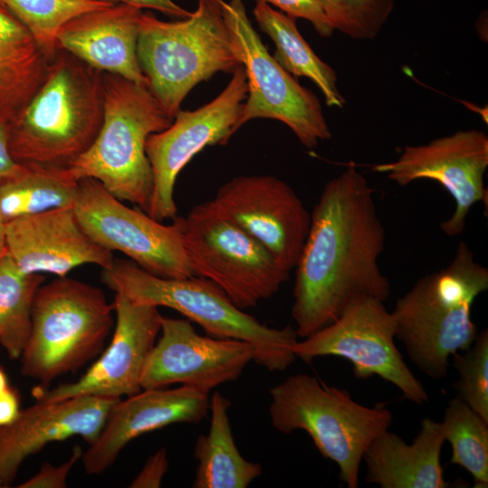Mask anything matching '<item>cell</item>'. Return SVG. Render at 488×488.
I'll return each instance as SVG.
<instances>
[{
	"mask_svg": "<svg viewBox=\"0 0 488 488\" xmlns=\"http://www.w3.org/2000/svg\"><path fill=\"white\" fill-rule=\"evenodd\" d=\"M74 211L83 230L100 246L127 256L144 270L165 278L195 276L181 232L139 208H129L97 180H80Z\"/></svg>",
	"mask_w": 488,
	"mask_h": 488,
	"instance_id": "obj_12",
	"label": "cell"
},
{
	"mask_svg": "<svg viewBox=\"0 0 488 488\" xmlns=\"http://www.w3.org/2000/svg\"><path fill=\"white\" fill-rule=\"evenodd\" d=\"M0 4L31 33L50 60L59 52L57 34L66 23L115 5L104 0H0Z\"/></svg>",
	"mask_w": 488,
	"mask_h": 488,
	"instance_id": "obj_29",
	"label": "cell"
},
{
	"mask_svg": "<svg viewBox=\"0 0 488 488\" xmlns=\"http://www.w3.org/2000/svg\"><path fill=\"white\" fill-rule=\"evenodd\" d=\"M488 167V136L476 129L457 131L427 145H407L393 162L372 167L399 186L422 179L441 184L452 196L455 211L441 222L449 237L460 235L472 207L486 197L484 174Z\"/></svg>",
	"mask_w": 488,
	"mask_h": 488,
	"instance_id": "obj_14",
	"label": "cell"
},
{
	"mask_svg": "<svg viewBox=\"0 0 488 488\" xmlns=\"http://www.w3.org/2000/svg\"><path fill=\"white\" fill-rule=\"evenodd\" d=\"M445 440L452 447L450 464L458 465L474 478L475 488L488 486V422L455 396L440 422Z\"/></svg>",
	"mask_w": 488,
	"mask_h": 488,
	"instance_id": "obj_28",
	"label": "cell"
},
{
	"mask_svg": "<svg viewBox=\"0 0 488 488\" xmlns=\"http://www.w3.org/2000/svg\"><path fill=\"white\" fill-rule=\"evenodd\" d=\"M445 437L440 422L423 418L412 444L388 430L375 437L362 460L365 481L381 488H446L440 455Z\"/></svg>",
	"mask_w": 488,
	"mask_h": 488,
	"instance_id": "obj_22",
	"label": "cell"
},
{
	"mask_svg": "<svg viewBox=\"0 0 488 488\" xmlns=\"http://www.w3.org/2000/svg\"><path fill=\"white\" fill-rule=\"evenodd\" d=\"M247 95V76L240 64L211 102L192 111L180 109L167 128L148 136L145 152L154 176L149 216L158 221L177 216L174 192L178 174L206 146L229 141L237 131Z\"/></svg>",
	"mask_w": 488,
	"mask_h": 488,
	"instance_id": "obj_13",
	"label": "cell"
},
{
	"mask_svg": "<svg viewBox=\"0 0 488 488\" xmlns=\"http://www.w3.org/2000/svg\"><path fill=\"white\" fill-rule=\"evenodd\" d=\"M374 190L352 164L324 186L296 265L291 314L298 337L335 321L360 296L391 292L379 258L386 234Z\"/></svg>",
	"mask_w": 488,
	"mask_h": 488,
	"instance_id": "obj_1",
	"label": "cell"
},
{
	"mask_svg": "<svg viewBox=\"0 0 488 488\" xmlns=\"http://www.w3.org/2000/svg\"><path fill=\"white\" fill-rule=\"evenodd\" d=\"M102 120L101 71L58 52L40 87L7 124L11 155L22 164L70 167L91 145Z\"/></svg>",
	"mask_w": 488,
	"mask_h": 488,
	"instance_id": "obj_2",
	"label": "cell"
},
{
	"mask_svg": "<svg viewBox=\"0 0 488 488\" xmlns=\"http://www.w3.org/2000/svg\"><path fill=\"white\" fill-rule=\"evenodd\" d=\"M136 54L148 88L172 120L194 86L241 64L221 0H198L189 17L175 22L142 13Z\"/></svg>",
	"mask_w": 488,
	"mask_h": 488,
	"instance_id": "obj_6",
	"label": "cell"
},
{
	"mask_svg": "<svg viewBox=\"0 0 488 488\" xmlns=\"http://www.w3.org/2000/svg\"><path fill=\"white\" fill-rule=\"evenodd\" d=\"M50 60L31 33L0 4V120L6 125L43 81Z\"/></svg>",
	"mask_w": 488,
	"mask_h": 488,
	"instance_id": "obj_23",
	"label": "cell"
},
{
	"mask_svg": "<svg viewBox=\"0 0 488 488\" xmlns=\"http://www.w3.org/2000/svg\"><path fill=\"white\" fill-rule=\"evenodd\" d=\"M6 253L27 275L66 277L73 268L94 264L108 267L112 251L94 241L80 225L74 207L20 217L5 224Z\"/></svg>",
	"mask_w": 488,
	"mask_h": 488,
	"instance_id": "obj_18",
	"label": "cell"
},
{
	"mask_svg": "<svg viewBox=\"0 0 488 488\" xmlns=\"http://www.w3.org/2000/svg\"><path fill=\"white\" fill-rule=\"evenodd\" d=\"M253 14L261 31L276 45L275 60L290 74L310 79L323 93L328 107L343 108L345 99L337 88L334 70L305 42L296 19L262 2H257Z\"/></svg>",
	"mask_w": 488,
	"mask_h": 488,
	"instance_id": "obj_26",
	"label": "cell"
},
{
	"mask_svg": "<svg viewBox=\"0 0 488 488\" xmlns=\"http://www.w3.org/2000/svg\"><path fill=\"white\" fill-rule=\"evenodd\" d=\"M22 164L11 155L8 145L7 125L0 120V183L17 174Z\"/></svg>",
	"mask_w": 488,
	"mask_h": 488,
	"instance_id": "obj_36",
	"label": "cell"
},
{
	"mask_svg": "<svg viewBox=\"0 0 488 488\" xmlns=\"http://www.w3.org/2000/svg\"><path fill=\"white\" fill-rule=\"evenodd\" d=\"M384 303L358 297L332 324L297 341L293 352L305 362L321 356L343 358L356 378L379 376L395 385L404 399L422 405L429 396L395 344L394 319Z\"/></svg>",
	"mask_w": 488,
	"mask_h": 488,
	"instance_id": "obj_11",
	"label": "cell"
},
{
	"mask_svg": "<svg viewBox=\"0 0 488 488\" xmlns=\"http://www.w3.org/2000/svg\"><path fill=\"white\" fill-rule=\"evenodd\" d=\"M119 399L76 396L36 400L34 405L21 410L14 422L0 427V478L4 487L13 483L28 456L49 443L79 436L89 445L93 444Z\"/></svg>",
	"mask_w": 488,
	"mask_h": 488,
	"instance_id": "obj_19",
	"label": "cell"
},
{
	"mask_svg": "<svg viewBox=\"0 0 488 488\" xmlns=\"http://www.w3.org/2000/svg\"><path fill=\"white\" fill-rule=\"evenodd\" d=\"M270 422L288 435L307 433L316 449L339 468V478L356 488L363 455L392 423V413L382 404L370 408L352 399L346 389L327 386L305 373L287 377L269 389Z\"/></svg>",
	"mask_w": 488,
	"mask_h": 488,
	"instance_id": "obj_7",
	"label": "cell"
},
{
	"mask_svg": "<svg viewBox=\"0 0 488 488\" xmlns=\"http://www.w3.org/2000/svg\"><path fill=\"white\" fill-rule=\"evenodd\" d=\"M212 201L286 267H296L311 213L286 182L266 174L237 176L223 183Z\"/></svg>",
	"mask_w": 488,
	"mask_h": 488,
	"instance_id": "obj_16",
	"label": "cell"
},
{
	"mask_svg": "<svg viewBox=\"0 0 488 488\" xmlns=\"http://www.w3.org/2000/svg\"><path fill=\"white\" fill-rule=\"evenodd\" d=\"M102 281L133 303L179 312L209 336L249 343L255 352L253 361L269 371H285L296 358L293 346L298 335L294 327L272 328L260 323L205 277H161L132 260L114 258L108 267L102 268Z\"/></svg>",
	"mask_w": 488,
	"mask_h": 488,
	"instance_id": "obj_4",
	"label": "cell"
},
{
	"mask_svg": "<svg viewBox=\"0 0 488 488\" xmlns=\"http://www.w3.org/2000/svg\"><path fill=\"white\" fill-rule=\"evenodd\" d=\"M318 1L333 30L355 40L375 38L395 5V0Z\"/></svg>",
	"mask_w": 488,
	"mask_h": 488,
	"instance_id": "obj_30",
	"label": "cell"
},
{
	"mask_svg": "<svg viewBox=\"0 0 488 488\" xmlns=\"http://www.w3.org/2000/svg\"><path fill=\"white\" fill-rule=\"evenodd\" d=\"M82 449L80 446H74L72 454L65 463L52 465L46 462L39 472L21 483L19 488H63L67 486V477L73 465L81 459Z\"/></svg>",
	"mask_w": 488,
	"mask_h": 488,
	"instance_id": "obj_33",
	"label": "cell"
},
{
	"mask_svg": "<svg viewBox=\"0 0 488 488\" xmlns=\"http://www.w3.org/2000/svg\"><path fill=\"white\" fill-rule=\"evenodd\" d=\"M173 221L195 276L215 283L239 309L273 296L288 280L290 269L212 200Z\"/></svg>",
	"mask_w": 488,
	"mask_h": 488,
	"instance_id": "obj_9",
	"label": "cell"
},
{
	"mask_svg": "<svg viewBox=\"0 0 488 488\" xmlns=\"http://www.w3.org/2000/svg\"><path fill=\"white\" fill-rule=\"evenodd\" d=\"M5 224L0 218V258L6 253Z\"/></svg>",
	"mask_w": 488,
	"mask_h": 488,
	"instance_id": "obj_38",
	"label": "cell"
},
{
	"mask_svg": "<svg viewBox=\"0 0 488 488\" xmlns=\"http://www.w3.org/2000/svg\"><path fill=\"white\" fill-rule=\"evenodd\" d=\"M271 4L280 8L286 14L296 19H305L312 23L317 33L329 37L333 33L323 7L318 0H255Z\"/></svg>",
	"mask_w": 488,
	"mask_h": 488,
	"instance_id": "obj_32",
	"label": "cell"
},
{
	"mask_svg": "<svg viewBox=\"0 0 488 488\" xmlns=\"http://www.w3.org/2000/svg\"><path fill=\"white\" fill-rule=\"evenodd\" d=\"M210 411L209 393L182 385L147 389L119 399L97 440L82 453L89 474L105 472L135 438L175 423H198Z\"/></svg>",
	"mask_w": 488,
	"mask_h": 488,
	"instance_id": "obj_20",
	"label": "cell"
},
{
	"mask_svg": "<svg viewBox=\"0 0 488 488\" xmlns=\"http://www.w3.org/2000/svg\"><path fill=\"white\" fill-rule=\"evenodd\" d=\"M42 274L27 275L5 253L0 258V344L10 359H20L31 331L34 295Z\"/></svg>",
	"mask_w": 488,
	"mask_h": 488,
	"instance_id": "obj_27",
	"label": "cell"
},
{
	"mask_svg": "<svg viewBox=\"0 0 488 488\" xmlns=\"http://www.w3.org/2000/svg\"><path fill=\"white\" fill-rule=\"evenodd\" d=\"M160 333L144 367L142 389L181 383L209 393L238 380L254 361L249 343L200 335L188 319L162 315Z\"/></svg>",
	"mask_w": 488,
	"mask_h": 488,
	"instance_id": "obj_15",
	"label": "cell"
},
{
	"mask_svg": "<svg viewBox=\"0 0 488 488\" xmlns=\"http://www.w3.org/2000/svg\"><path fill=\"white\" fill-rule=\"evenodd\" d=\"M452 365L459 374L454 382L456 396L488 422V331L478 333L467 350L453 354Z\"/></svg>",
	"mask_w": 488,
	"mask_h": 488,
	"instance_id": "obj_31",
	"label": "cell"
},
{
	"mask_svg": "<svg viewBox=\"0 0 488 488\" xmlns=\"http://www.w3.org/2000/svg\"><path fill=\"white\" fill-rule=\"evenodd\" d=\"M221 11L244 67L248 95L236 130L249 120L283 122L306 148L332 136L317 97L286 71L252 26L243 0H221Z\"/></svg>",
	"mask_w": 488,
	"mask_h": 488,
	"instance_id": "obj_10",
	"label": "cell"
},
{
	"mask_svg": "<svg viewBox=\"0 0 488 488\" xmlns=\"http://www.w3.org/2000/svg\"><path fill=\"white\" fill-rule=\"evenodd\" d=\"M103 120L91 145L69 167L99 182L114 197L147 212L154 189L145 143L173 122L147 86L101 73Z\"/></svg>",
	"mask_w": 488,
	"mask_h": 488,
	"instance_id": "obj_5",
	"label": "cell"
},
{
	"mask_svg": "<svg viewBox=\"0 0 488 488\" xmlns=\"http://www.w3.org/2000/svg\"><path fill=\"white\" fill-rule=\"evenodd\" d=\"M10 387L7 375L4 368L0 365V393Z\"/></svg>",
	"mask_w": 488,
	"mask_h": 488,
	"instance_id": "obj_39",
	"label": "cell"
},
{
	"mask_svg": "<svg viewBox=\"0 0 488 488\" xmlns=\"http://www.w3.org/2000/svg\"><path fill=\"white\" fill-rule=\"evenodd\" d=\"M142 9L125 4L81 14L57 34L63 50L89 66L147 86L136 54Z\"/></svg>",
	"mask_w": 488,
	"mask_h": 488,
	"instance_id": "obj_21",
	"label": "cell"
},
{
	"mask_svg": "<svg viewBox=\"0 0 488 488\" xmlns=\"http://www.w3.org/2000/svg\"><path fill=\"white\" fill-rule=\"evenodd\" d=\"M79 190L80 181L69 167L22 164L17 174L0 183V218L5 223L23 216L74 207Z\"/></svg>",
	"mask_w": 488,
	"mask_h": 488,
	"instance_id": "obj_25",
	"label": "cell"
},
{
	"mask_svg": "<svg viewBox=\"0 0 488 488\" xmlns=\"http://www.w3.org/2000/svg\"><path fill=\"white\" fill-rule=\"evenodd\" d=\"M230 407V401L219 391L210 399V429L197 437L193 449L198 462L193 488H247L263 473L259 464L239 453L228 414Z\"/></svg>",
	"mask_w": 488,
	"mask_h": 488,
	"instance_id": "obj_24",
	"label": "cell"
},
{
	"mask_svg": "<svg viewBox=\"0 0 488 488\" xmlns=\"http://www.w3.org/2000/svg\"><path fill=\"white\" fill-rule=\"evenodd\" d=\"M21 399L16 389L9 387L0 393V427H5L18 418L21 412Z\"/></svg>",
	"mask_w": 488,
	"mask_h": 488,
	"instance_id": "obj_37",
	"label": "cell"
},
{
	"mask_svg": "<svg viewBox=\"0 0 488 488\" xmlns=\"http://www.w3.org/2000/svg\"><path fill=\"white\" fill-rule=\"evenodd\" d=\"M487 289L488 268L460 241L449 265L420 277L396 301L395 337L424 374L445 378L448 358L474 343L478 332L472 306Z\"/></svg>",
	"mask_w": 488,
	"mask_h": 488,
	"instance_id": "obj_3",
	"label": "cell"
},
{
	"mask_svg": "<svg viewBox=\"0 0 488 488\" xmlns=\"http://www.w3.org/2000/svg\"><path fill=\"white\" fill-rule=\"evenodd\" d=\"M113 312V304L95 286L67 277L42 284L20 357L22 374L50 383L78 371L102 351L114 325Z\"/></svg>",
	"mask_w": 488,
	"mask_h": 488,
	"instance_id": "obj_8",
	"label": "cell"
},
{
	"mask_svg": "<svg viewBox=\"0 0 488 488\" xmlns=\"http://www.w3.org/2000/svg\"><path fill=\"white\" fill-rule=\"evenodd\" d=\"M168 465L166 449L161 448L148 458L142 470L131 483L130 487H160L162 480L168 470Z\"/></svg>",
	"mask_w": 488,
	"mask_h": 488,
	"instance_id": "obj_34",
	"label": "cell"
},
{
	"mask_svg": "<svg viewBox=\"0 0 488 488\" xmlns=\"http://www.w3.org/2000/svg\"><path fill=\"white\" fill-rule=\"evenodd\" d=\"M113 306V336L101 356L76 381L52 389H34L36 400L76 396L121 399L142 390V373L160 333L162 314L158 307L133 303L121 293H116Z\"/></svg>",
	"mask_w": 488,
	"mask_h": 488,
	"instance_id": "obj_17",
	"label": "cell"
},
{
	"mask_svg": "<svg viewBox=\"0 0 488 488\" xmlns=\"http://www.w3.org/2000/svg\"><path fill=\"white\" fill-rule=\"evenodd\" d=\"M0 487H4V484H3V483H2L1 478H0Z\"/></svg>",
	"mask_w": 488,
	"mask_h": 488,
	"instance_id": "obj_40",
	"label": "cell"
},
{
	"mask_svg": "<svg viewBox=\"0 0 488 488\" xmlns=\"http://www.w3.org/2000/svg\"><path fill=\"white\" fill-rule=\"evenodd\" d=\"M108 2H118L137 8H150L157 10L166 15L179 17L182 19L187 18L192 12L181 7L173 0H104Z\"/></svg>",
	"mask_w": 488,
	"mask_h": 488,
	"instance_id": "obj_35",
	"label": "cell"
}]
</instances>
